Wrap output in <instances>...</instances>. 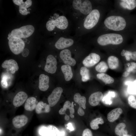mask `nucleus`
I'll return each instance as SVG.
<instances>
[{
    "label": "nucleus",
    "instance_id": "obj_1",
    "mask_svg": "<svg viewBox=\"0 0 136 136\" xmlns=\"http://www.w3.org/2000/svg\"><path fill=\"white\" fill-rule=\"evenodd\" d=\"M102 7H94L89 14L78 22L76 29V37L82 36L98 27L103 17Z\"/></svg>",
    "mask_w": 136,
    "mask_h": 136
},
{
    "label": "nucleus",
    "instance_id": "obj_2",
    "mask_svg": "<svg viewBox=\"0 0 136 136\" xmlns=\"http://www.w3.org/2000/svg\"><path fill=\"white\" fill-rule=\"evenodd\" d=\"M118 13L108 15L96 31L102 28L106 29L105 31L125 35V31L127 26V19L125 14H123L120 12H118Z\"/></svg>",
    "mask_w": 136,
    "mask_h": 136
},
{
    "label": "nucleus",
    "instance_id": "obj_3",
    "mask_svg": "<svg viewBox=\"0 0 136 136\" xmlns=\"http://www.w3.org/2000/svg\"><path fill=\"white\" fill-rule=\"evenodd\" d=\"M69 8L72 17L78 22L89 14L94 7L92 1L89 0H74Z\"/></svg>",
    "mask_w": 136,
    "mask_h": 136
},
{
    "label": "nucleus",
    "instance_id": "obj_4",
    "mask_svg": "<svg viewBox=\"0 0 136 136\" xmlns=\"http://www.w3.org/2000/svg\"><path fill=\"white\" fill-rule=\"evenodd\" d=\"M62 12L60 15L55 14L54 18L51 19L47 22L46 27L48 31H52L56 28L62 35H67L70 23L68 18Z\"/></svg>",
    "mask_w": 136,
    "mask_h": 136
},
{
    "label": "nucleus",
    "instance_id": "obj_5",
    "mask_svg": "<svg viewBox=\"0 0 136 136\" xmlns=\"http://www.w3.org/2000/svg\"><path fill=\"white\" fill-rule=\"evenodd\" d=\"M97 43L101 46L118 45L125 40V35L116 32H107L99 34L95 38Z\"/></svg>",
    "mask_w": 136,
    "mask_h": 136
},
{
    "label": "nucleus",
    "instance_id": "obj_6",
    "mask_svg": "<svg viewBox=\"0 0 136 136\" xmlns=\"http://www.w3.org/2000/svg\"><path fill=\"white\" fill-rule=\"evenodd\" d=\"M8 44L11 51L16 55L22 52L25 46L24 42L21 38L12 36L9 40Z\"/></svg>",
    "mask_w": 136,
    "mask_h": 136
},
{
    "label": "nucleus",
    "instance_id": "obj_7",
    "mask_svg": "<svg viewBox=\"0 0 136 136\" xmlns=\"http://www.w3.org/2000/svg\"><path fill=\"white\" fill-rule=\"evenodd\" d=\"M35 30L34 27L31 25H27L12 30V36L19 38H26L31 36Z\"/></svg>",
    "mask_w": 136,
    "mask_h": 136
},
{
    "label": "nucleus",
    "instance_id": "obj_8",
    "mask_svg": "<svg viewBox=\"0 0 136 136\" xmlns=\"http://www.w3.org/2000/svg\"><path fill=\"white\" fill-rule=\"evenodd\" d=\"M76 38L67 35L61 36L56 42L55 46L57 49L62 50L72 46Z\"/></svg>",
    "mask_w": 136,
    "mask_h": 136
},
{
    "label": "nucleus",
    "instance_id": "obj_9",
    "mask_svg": "<svg viewBox=\"0 0 136 136\" xmlns=\"http://www.w3.org/2000/svg\"><path fill=\"white\" fill-rule=\"evenodd\" d=\"M63 89L60 87L55 88L48 96L47 100L50 107H53L59 100L63 92Z\"/></svg>",
    "mask_w": 136,
    "mask_h": 136
},
{
    "label": "nucleus",
    "instance_id": "obj_10",
    "mask_svg": "<svg viewBox=\"0 0 136 136\" xmlns=\"http://www.w3.org/2000/svg\"><path fill=\"white\" fill-rule=\"evenodd\" d=\"M57 63L55 58L52 55H49L46 58V65L44 67L45 71L48 73H54L57 69Z\"/></svg>",
    "mask_w": 136,
    "mask_h": 136
},
{
    "label": "nucleus",
    "instance_id": "obj_11",
    "mask_svg": "<svg viewBox=\"0 0 136 136\" xmlns=\"http://www.w3.org/2000/svg\"><path fill=\"white\" fill-rule=\"evenodd\" d=\"M59 56L65 64L74 66L76 64V61L72 57L71 52L69 49H66L62 50L60 52Z\"/></svg>",
    "mask_w": 136,
    "mask_h": 136
},
{
    "label": "nucleus",
    "instance_id": "obj_12",
    "mask_svg": "<svg viewBox=\"0 0 136 136\" xmlns=\"http://www.w3.org/2000/svg\"><path fill=\"white\" fill-rule=\"evenodd\" d=\"M100 57L97 54L92 52L89 54L83 60L82 63L85 67H92L100 60Z\"/></svg>",
    "mask_w": 136,
    "mask_h": 136
},
{
    "label": "nucleus",
    "instance_id": "obj_13",
    "mask_svg": "<svg viewBox=\"0 0 136 136\" xmlns=\"http://www.w3.org/2000/svg\"><path fill=\"white\" fill-rule=\"evenodd\" d=\"M74 99L75 102L78 104L79 105L77 111L78 113L80 116H83L84 115L85 113L82 107L84 109L86 108V100L85 97L83 96H81L79 93H77L74 95Z\"/></svg>",
    "mask_w": 136,
    "mask_h": 136
},
{
    "label": "nucleus",
    "instance_id": "obj_14",
    "mask_svg": "<svg viewBox=\"0 0 136 136\" xmlns=\"http://www.w3.org/2000/svg\"><path fill=\"white\" fill-rule=\"evenodd\" d=\"M118 6L123 11L125 10H131L136 7L135 0H121L118 1Z\"/></svg>",
    "mask_w": 136,
    "mask_h": 136
},
{
    "label": "nucleus",
    "instance_id": "obj_15",
    "mask_svg": "<svg viewBox=\"0 0 136 136\" xmlns=\"http://www.w3.org/2000/svg\"><path fill=\"white\" fill-rule=\"evenodd\" d=\"M2 66L3 68H6L7 71H10L12 74H14L19 69L17 63L13 59L5 60L2 64Z\"/></svg>",
    "mask_w": 136,
    "mask_h": 136
},
{
    "label": "nucleus",
    "instance_id": "obj_16",
    "mask_svg": "<svg viewBox=\"0 0 136 136\" xmlns=\"http://www.w3.org/2000/svg\"><path fill=\"white\" fill-rule=\"evenodd\" d=\"M27 95L25 92L21 91L18 92L15 96L13 100V104L16 107L22 105L27 100Z\"/></svg>",
    "mask_w": 136,
    "mask_h": 136
},
{
    "label": "nucleus",
    "instance_id": "obj_17",
    "mask_svg": "<svg viewBox=\"0 0 136 136\" xmlns=\"http://www.w3.org/2000/svg\"><path fill=\"white\" fill-rule=\"evenodd\" d=\"M28 118L25 115H21L15 117L12 120V123L14 126L17 128L22 127L27 122Z\"/></svg>",
    "mask_w": 136,
    "mask_h": 136
},
{
    "label": "nucleus",
    "instance_id": "obj_18",
    "mask_svg": "<svg viewBox=\"0 0 136 136\" xmlns=\"http://www.w3.org/2000/svg\"><path fill=\"white\" fill-rule=\"evenodd\" d=\"M103 97V93L97 91L91 94L89 97L88 102L90 105L93 106L97 105Z\"/></svg>",
    "mask_w": 136,
    "mask_h": 136
},
{
    "label": "nucleus",
    "instance_id": "obj_19",
    "mask_svg": "<svg viewBox=\"0 0 136 136\" xmlns=\"http://www.w3.org/2000/svg\"><path fill=\"white\" fill-rule=\"evenodd\" d=\"M49 78L47 75L43 74H41L39 77V87L42 91H45L49 88Z\"/></svg>",
    "mask_w": 136,
    "mask_h": 136
},
{
    "label": "nucleus",
    "instance_id": "obj_20",
    "mask_svg": "<svg viewBox=\"0 0 136 136\" xmlns=\"http://www.w3.org/2000/svg\"><path fill=\"white\" fill-rule=\"evenodd\" d=\"M122 112V110L120 108L113 109L108 114L107 118L108 121L111 122H114L119 118Z\"/></svg>",
    "mask_w": 136,
    "mask_h": 136
},
{
    "label": "nucleus",
    "instance_id": "obj_21",
    "mask_svg": "<svg viewBox=\"0 0 136 136\" xmlns=\"http://www.w3.org/2000/svg\"><path fill=\"white\" fill-rule=\"evenodd\" d=\"M61 70L63 74L65 80L66 81H70L73 77V73L71 66L64 64L61 66Z\"/></svg>",
    "mask_w": 136,
    "mask_h": 136
},
{
    "label": "nucleus",
    "instance_id": "obj_22",
    "mask_svg": "<svg viewBox=\"0 0 136 136\" xmlns=\"http://www.w3.org/2000/svg\"><path fill=\"white\" fill-rule=\"evenodd\" d=\"M50 107L49 105L44 103L42 101H40L37 104L36 112L38 114L48 113L50 111Z\"/></svg>",
    "mask_w": 136,
    "mask_h": 136
},
{
    "label": "nucleus",
    "instance_id": "obj_23",
    "mask_svg": "<svg viewBox=\"0 0 136 136\" xmlns=\"http://www.w3.org/2000/svg\"><path fill=\"white\" fill-rule=\"evenodd\" d=\"M36 98L33 97H30L26 100L24 108L27 111H31L36 109L37 105Z\"/></svg>",
    "mask_w": 136,
    "mask_h": 136
},
{
    "label": "nucleus",
    "instance_id": "obj_24",
    "mask_svg": "<svg viewBox=\"0 0 136 136\" xmlns=\"http://www.w3.org/2000/svg\"><path fill=\"white\" fill-rule=\"evenodd\" d=\"M73 102L71 103L69 101H66L63 105V107L61 108L59 111V113L60 115L65 114V112L67 109H69L70 113L73 114L74 113L75 110L74 108Z\"/></svg>",
    "mask_w": 136,
    "mask_h": 136
},
{
    "label": "nucleus",
    "instance_id": "obj_25",
    "mask_svg": "<svg viewBox=\"0 0 136 136\" xmlns=\"http://www.w3.org/2000/svg\"><path fill=\"white\" fill-rule=\"evenodd\" d=\"M107 62L109 67L111 69H116L119 66V60L117 57L115 56H109L108 58Z\"/></svg>",
    "mask_w": 136,
    "mask_h": 136
},
{
    "label": "nucleus",
    "instance_id": "obj_26",
    "mask_svg": "<svg viewBox=\"0 0 136 136\" xmlns=\"http://www.w3.org/2000/svg\"><path fill=\"white\" fill-rule=\"evenodd\" d=\"M96 76L98 79L106 84H112L114 81L113 78L104 73H98L97 74Z\"/></svg>",
    "mask_w": 136,
    "mask_h": 136
},
{
    "label": "nucleus",
    "instance_id": "obj_27",
    "mask_svg": "<svg viewBox=\"0 0 136 136\" xmlns=\"http://www.w3.org/2000/svg\"><path fill=\"white\" fill-rule=\"evenodd\" d=\"M125 127L126 125L124 123H121L118 124L115 128L116 134L119 136H123L127 134V131L124 130Z\"/></svg>",
    "mask_w": 136,
    "mask_h": 136
},
{
    "label": "nucleus",
    "instance_id": "obj_28",
    "mask_svg": "<svg viewBox=\"0 0 136 136\" xmlns=\"http://www.w3.org/2000/svg\"><path fill=\"white\" fill-rule=\"evenodd\" d=\"M80 73L81 76L82 81L85 82L90 79V75L89 70L85 66L81 67L80 70Z\"/></svg>",
    "mask_w": 136,
    "mask_h": 136
},
{
    "label": "nucleus",
    "instance_id": "obj_29",
    "mask_svg": "<svg viewBox=\"0 0 136 136\" xmlns=\"http://www.w3.org/2000/svg\"><path fill=\"white\" fill-rule=\"evenodd\" d=\"M47 127L50 131L51 136H64V131H60L55 126L50 125Z\"/></svg>",
    "mask_w": 136,
    "mask_h": 136
},
{
    "label": "nucleus",
    "instance_id": "obj_30",
    "mask_svg": "<svg viewBox=\"0 0 136 136\" xmlns=\"http://www.w3.org/2000/svg\"><path fill=\"white\" fill-rule=\"evenodd\" d=\"M104 123L103 119L101 117L97 118L92 120L90 123L91 128L94 130L98 129L99 124H103Z\"/></svg>",
    "mask_w": 136,
    "mask_h": 136
},
{
    "label": "nucleus",
    "instance_id": "obj_31",
    "mask_svg": "<svg viewBox=\"0 0 136 136\" xmlns=\"http://www.w3.org/2000/svg\"><path fill=\"white\" fill-rule=\"evenodd\" d=\"M108 68V66L106 63L103 61H101L95 67L96 70L100 73L105 72Z\"/></svg>",
    "mask_w": 136,
    "mask_h": 136
},
{
    "label": "nucleus",
    "instance_id": "obj_32",
    "mask_svg": "<svg viewBox=\"0 0 136 136\" xmlns=\"http://www.w3.org/2000/svg\"><path fill=\"white\" fill-rule=\"evenodd\" d=\"M114 92L110 91L108 92L105 96L103 97L102 99V101L106 104H110L111 103V97H114L115 96Z\"/></svg>",
    "mask_w": 136,
    "mask_h": 136
},
{
    "label": "nucleus",
    "instance_id": "obj_33",
    "mask_svg": "<svg viewBox=\"0 0 136 136\" xmlns=\"http://www.w3.org/2000/svg\"><path fill=\"white\" fill-rule=\"evenodd\" d=\"M39 133L42 136H51L50 131L47 127H41L39 130Z\"/></svg>",
    "mask_w": 136,
    "mask_h": 136
},
{
    "label": "nucleus",
    "instance_id": "obj_34",
    "mask_svg": "<svg viewBox=\"0 0 136 136\" xmlns=\"http://www.w3.org/2000/svg\"><path fill=\"white\" fill-rule=\"evenodd\" d=\"M128 102L131 107L136 109V99L134 96L133 95L130 96L128 98Z\"/></svg>",
    "mask_w": 136,
    "mask_h": 136
},
{
    "label": "nucleus",
    "instance_id": "obj_35",
    "mask_svg": "<svg viewBox=\"0 0 136 136\" xmlns=\"http://www.w3.org/2000/svg\"><path fill=\"white\" fill-rule=\"evenodd\" d=\"M132 52L123 49L121 53V55L123 56H125L127 60H129L131 59Z\"/></svg>",
    "mask_w": 136,
    "mask_h": 136
},
{
    "label": "nucleus",
    "instance_id": "obj_36",
    "mask_svg": "<svg viewBox=\"0 0 136 136\" xmlns=\"http://www.w3.org/2000/svg\"><path fill=\"white\" fill-rule=\"evenodd\" d=\"M127 90L128 92L130 94L136 95V85L133 83L129 84Z\"/></svg>",
    "mask_w": 136,
    "mask_h": 136
},
{
    "label": "nucleus",
    "instance_id": "obj_37",
    "mask_svg": "<svg viewBox=\"0 0 136 136\" xmlns=\"http://www.w3.org/2000/svg\"><path fill=\"white\" fill-rule=\"evenodd\" d=\"M19 11L21 14L24 15H27L28 12L27 8L24 6L22 4L19 6Z\"/></svg>",
    "mask_w": 136,
    "mask_h": 136
},
{
    "label": "nucleus",
    "instance_id": "obj_38",
    "mask_svg": "<svg viewBox=\"0 0 136 136\" xmlns=\"http://www.w3.org/2000/svg\"><path fill=\"white\" fill-rule=\"evenodd\" d=\"M82 136H93V135L91 130L88 128H86L83 130Z\"/></svg>",
    "mask_w": 136,
    "mask_h": 136
},
{
    "label": "nucleus",
    "instance_id": "obj_39",
    "mask_svg": "<svg viewBox=\"0 0 136 136\" xmlns=\"http://www.w3.org/2000/svg\"><path fill=\"white\" fill-rule=\"evenodd\" d=\"M136 69V63L131 62L130 66L127 69L126 71L130 73L133 70Z\"/></svg>",
    "mask_w": 136,
    "mask_h": 136
},
{
    "label": "nucleus",
    "instance_id": "obj_40",
    "mask_svg": "<svg viewBox=\"0 0 136 136\" xmlns=\"http://www.w3.org/2000/svg\"><path fill=\"white\" fill-rule=\"evenodd\" d=\"M32 4V2L30 0H26L22 5L27 8L30 6Z\"/></svg>",
    "mask_w": 136,
    "mask_h": 136
},
{
    "label": "nucleus",
    "instance_id": "obj_41",
    "mask_svg": "<svg viewBox=\"0 0 136 136\" xmlns=\"http://www.w3.org/2000/svg\"><path fill=\"white\" fill-rule=\"evenodd\" d=\"M13 1L14 4L19 6L24 3L22 0H13Z\"/></svg>",
    "mask_w": 136,
    "mask_h": 136
},
{
    "label": "nucleus",
    "instance_id": "obj_42",
    "mask_svg": "<svg viewBox=\"0 0 136 136\" xmlns=\"http://www.w3.org/2000/svg\"><path fill=\"white\" fill-rule=\"evenodd\" d=\"M22 53L23 56L24 57H26L29 54V50L28 49L26 48L24 49L22 52Z\"/></svg>",
    "mask_w": 136,
    "mask_h": 136
},
{
    "label": "nucleus",
    "instance_id": "obj_43",
    "mask_svg": "<svg viewBox=\"0 0 136 136\" xmlns=\"http://www.w3.org/2000/svg\"><path fill=\"white\" fill-rule=\"evenodd\" d=\"M67 125V128L71 131H73L74 130V128L72 124L71 123H69Z\"/></svg>",
    "mask_w": 136,
    "mask_h": 136
},
{
    "label": "nucleus",
    "instance_id": "obj_44",
    "mask_svg": "<svg viewBox=\"0 0 136 136\" xmlns=\"http://www.w3.org/2000/svg\"><path fill=\"white\" fill-rule=\"evenodd\" d=\"M131 59L136 61V51L132 52Z\"/></svg>",
    "mask_w": 136,
    "mask_h": 136
},
{
    "label": "nucleus",
    "instance_id": "obj_45",
    "mask_svg": "<svg viewBox=\"0 0 136 136\" xmlns=\"http://www.w3.org/2000/svg\"><path fill=\"white\" fill-rule=\"evenodd\" d=\"M130 73L126 71L124 72L122 76L124 77H126L128 76L130 74Z\"/></svg>",
    "mask_w": 136,
    "mask_h": 136
},
{
    "label": "nucleus",
    "instance_id": "obj_46",
    "mask_svg": "<svg viewBox=\"0 0 136 136\" xmlns=\"http://www.w3.org/2000/svg\"><path fill=\"white\" fill-rule=\"evenodd\" d=\"M70 119L69 116L67 115V114H65V117H64V119L66 121Z\"/></svg>",
    "mask_w": 136,
    "mask_h": 136
},
{
    "label": "nucleus",
    "instance_id": "obj_47",
    "mask_svg": "<svg viewBox=\"0 0 136 136\" xmlns=\"http://www.w3.org/2000/svg\"><path fill=\"white\" fill-rule=\"evenodd\" d=\"M70 116L72 118H73L74 117V115L70 113Z\"/></svg>",
    "mask_w": 136,
    "mask_h": 136
},
{
    "label": "nucleus",
    "instance_id": "obj_48",
    "mask_svg": "<svg viewBox=\"0 0 136 136\" xmlns=\"http://www.w3.org/2000/svg\"><path fill=\"white\" fill-rule=\"evenodd\" d=\"M133 83L134 85H136V79L134 80Z\"/></svg>",
    "mask_w": 136,
    "mask_h": 136
},
{
    "label": "nucleus",
    "instance_id": "obj_49",
    "mask_svg": "<svg viewBox=\"0 0 136 136\" xmlns=\"http://www.w3.org/2000/svg\"><path fill=\"white\" fill-rule=\"evenodd\" d=\"M12 36V35H11V33H9L8 35V37H11Z\"/></svg>",
    "mask_w": 136,
    "mask_h": 136
},
{
    "label": "nucleus",
    "instance_id": "obj_50",
    "mask_svg": "<svg viewBox=\"0 0 136 136\" xmlns=\"http://www.w3.org/2000/svg\"><path fill=\"white\" fill-rule=\"evenodd\" d=\"M123 136H132L129 134H127L124 135Z\"/></svg>",
    "mask_w": 136,
    "mask_h": 136
}]
</instances>
